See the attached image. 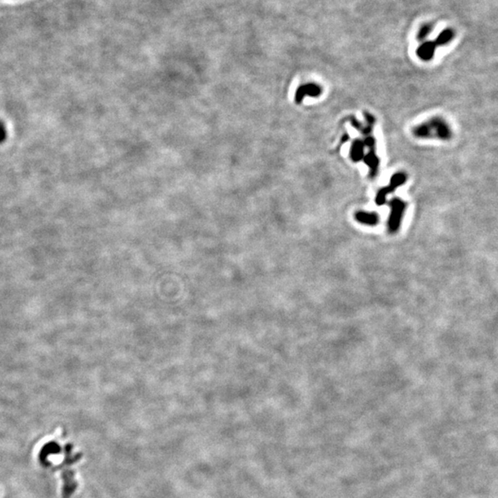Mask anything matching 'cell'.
I'll return each mask as SVG.
<instances>
[{"label": "cell", "mask_w": 498, "mask_h": 498, "mask_svg": "<svg viewBox=\"0 0 498 498\" xmlns=\"http://www.w3.org/2000/svg\"><path fill=\"white\" fill-rule=\"evenodd\" d=\"M389 205L391 208V213L388 221V230L391 233H394L400 229L406 204L400 198H393L389 202Z\"/></svg>", "instance_id": "7a4b0ae2"}, {"label": "cell", "mask_w": 498, "mask_h": 498, "mask_svg": "<svg viewBox=\"0 0 498 498\" xmlns=\"http://www.w3.org/2000/svg\"><path fill=\"white\" fill-rule=\"evenodd\" d=\"M355 218L358 223L365 224L368 226H375L379 222L378 215L374 213L358 212L355 215Z\"/></svg>", "instance_id": "5b68a950"}, {"label": "cell", "mask_w": 498, "mask_h": 498, "mask_svg": "<svg viewBox=\"0 0 498 498\" xmlns=\"http://www.w3.org/2000/svg\"><path fill=\"white\" fill-rule=\"evenodd\" d=\"M432 31H433V26L431 24H425L424 26L421 27V29L419 30L417 39H418L419 41L426 40L428 36L431 34Z\"/></svg>", "instance_id": "8fae6325"}, {"label": "cell", "mask_w": 498, "mask_h": 498, "mask_svg": "<svg viewBox=\"0 0 498 498\" xmlns=\"http://www.w3.org/2000/svg\"><path fill=\"white\" fill-rule=\"evenodd\" d=\"M61 451V448L58 444L54 443V442H50V443H47L44 445V447L42 448V450L40 451V455H39V458H40V462L43 463L44 465H47V458L52 455V454H57L59 453Z\"/></svg>", "instance_id": "8992f818"}, {"label": "cell", "mask_w": 498, "mask_h": 498, "mask_svg": "<svg viewBox=\"0 0 498 498\" xmlns=\"http://www.w3.org/2000/svg\"><path fill=\"white\" fill-rule=\"evenodd\" d=\"M454 36H455V32L452 29H445L441 32V34H439V36L436 37L435 41L437 44V46H442V45H447L448 43H450L452 41Z\"/></svg>", "instance_id": "9c48e42d"}, {"label": "cell", "mask_w": 498, "mask_h": 498, "mask_svg": "<svg viewBox=\"0 0 498 498\" xmlns=\"http://www.w3.org/2000/svg\"><path fill=\"white\" fill-rule=\"evenodd\" d=\"M365 144L364 142L360 141V140H357L355 141L353 144H352V147H351V151H350V156H351V159L354 160V161H359V160H363L364 157H365Z\"/></svg>", "instance_id": "52a82bcc"}, {"label": "cell", "mask_w": 498, "mask_h": 498, "mask_svg": "<svg viewBox=\"0 0 498 498\" xmlns=\"http://www.w3.org/2000/svg\"><path fill=\"white\" fill-rule=\"evenodd\" d=\"M436 46H437V44H436L435 40L434 41L424 42L417 48L416 54H417V56H418L420 59H422L424 61H429V60L433 59V57H434V54H435V52H436Z\"/></svg>", "instance_id": "277c9868"}, {"label": "cell", "mask_w": 498, "mask_h": 498, "mask_svg": "<svg viewBox=\"0 0 498 498\" xmlns=\"http://www.w3.org/2000/svg\"><path fill=\"white\" fill-rule=\"evenodd\" d=\"M365 162L369 166L371 176L374 177L378 171L379 167V159L375 154V151H368V153L364 157Z\"/></svg>", "instance_id": "ba28073f"}, {"label": "cell", "mask_w": 498, "mask_h": 498, "mask_svg": "<svg viewBox=\"0 0 498 498\" xmlns=\"http://www.w3.org/2000/svg\"><path fill=\"white\" fill-rule=\"evenodd\" d=\"M413 134L418 138H436L444 141L449 140L452 135L448 124L440 118H434L416 126Z\"/></svg>", "instance_id": "6da1fadb"}, {"label": "cell", "mask_w": 498, "mask_h": 498, "mask_svg": "<svg viewBox=\"0 0 498 498\" xmlns=\"http://www.w3.org/2000/svg\"><path fill=\"white\" fill-rule=\"evenodd\" d=\"M322 92V89L320 86L315 83H307L300 86L295 93V102L297 104H301L302 100L305 96H311V97H318L320 96Z\"/></svg>", "instance_id": "3957f363"}, {"label": "cell", "mask_w": 498, "mask_h": 498, "mask_svg": "<svg viewBox=\"0 0 498 498\" xmlns=\"http://www.w3.org/2000/svg\"><path fill=\"white\" fill-rule=\"evenodd\" d=\"M406 179L407 178L403 173H397L391 179L390 187H391L393 190H396L397 187L403 185L406 182Z\"/></svg>", "instance_id": "30bf717a"}]
</instances>
